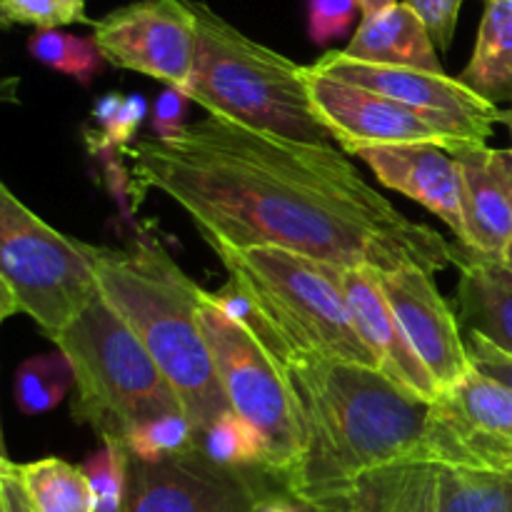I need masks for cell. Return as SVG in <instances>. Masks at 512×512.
<instances>
[{
  "label": "cell",
  "mask_w": 512,
  "mask_h": 512,
  "mask_svg": "<svg viewBox=\"0 0 512 512\" xmlns=\"http://www.w3.org/2000/svg\"><path fill=\"white\" fill-rule=\"evenodd\" d=\"M125 153L133 178L183 208L210 248H283L378 273L435 275L458 258V248L400 213L333 143H300L208 115Z\"/></svg>",
  "instance_id": "1"
},
{
  "label": "cell",
  "mask_w": 512,
  "mask_h": 512,
  "mask_svg": "<svg viewBox=\"0 0 512 512\" xmlns=\"http://www.w3.org/2000/svg\"><path fill=\"white\" fill-rule=\"evenodd\" d=\"M298 405L303 455L283 493L298 505L395 465L430 463V405L380 370L335 360L283 365Z\"/></svg>",
  "instance_id": "2"
},
{
  "label": "cell",
  "mask_w": 512,
  "mask_h": 512,
  "mask_svg": "<svg viewBox=\"0 0 512 512\" xmlns=\"http://www.w3.org/2000/svg\"><path fill=\"white\" fill-rule=\"evenodd\" d=\"M98 288L158 363L183 403V413L203 438L230 403L220 388L203 328L200 300L205 290L153 243L133 250L98 245Z\"/></svg>",
  "instance_id": "3"
},
{
  "label": "cell",
  "mask_w": 512,
  "mask_h": 512,
  "mask_svg": "<svg viewBox=\"0 0 512 512\" xmlns=\"http://www.w3.org/2000/svg\"><path fill=\"white\" fill-rule=\"evenodd\" d=\"M210 250L265 320L280 365L335 360L380 370L328 263L283 248Z\"/></svg>",
  "instance_id": "4"
},
{
  "label": "cell",
  "mask_w": 512,
  "mask_h": 512,
  "mask_svg": "<svg viewBox=\"0 0 512 512\" xmlns=\"http://www.w3.org/2000/svg\"><path fill=\"white\" fill-rule=\"evenodd\" d=\"M190 8L198 20V50L185 95L193 103L215 118L280 138L333 140L310 103L305 65L240 33L208 3L190 0Z\"/></svg>",
  "instance_id": "5"
},
{
  "label": "cell",
  "mask_w": 512,
  "mask_h": 512,
  "mask_svg": "<svg viewBox=\"0 0 512 512\" xmlns=\"http://www.w3.org/2000/svg\"><path fill=\"white\" fill-rule=\"evenodd\" d=\"M55 348L73 365L75 423L93 428L103 443L125 445L148 420L183 413L163 370L103 295L58 335Z\"/></svg>",
  "instance_id": "6"
},
{
  "label": "cell",
  "mask_w": 512,
  "mask_h": 512,
  "mask_svg": "<svg viewBox=\"0 0 512 512\" xmlns=\"http://www.w3.org/2000/svg\"><path fill=\"white\" fill-rule=\"evenodd\" d=\"M95 255L0 185V318L28 315L55 343L100 295Z\"/></svg>",
  "instance_id": "7"
},
{
  "label": "cell",
  "mask_w": 512,
  "mask_h": 512,
  "mask_svg": "<svg viewBox=\"0 0 512 512\" xmlns=\"http://www.w3.org/2000/svg\"><path fill=\"white\" fill-rule=\"evenodd\" d=\"M200 328L230 410L260 430L268 448L265 475L285 488L303 455V428L283 365L253 335L230 323L210 293L200 300Z\"/></svg>",
  "instance_id": "8"
},
{
  "label": "cell",
  "mask_w": 512,
  "mask_h": 512,
  "mask_svg": "<svg viewBox=\"0 0 512 512\" xmlns=\"http://www.w3.org/2000/svg\"><path fill=\"white\" fill-rule=\"evenodd\" d=\"M310 68L328 78L383 95V98L423 115L438 128L448 130L470 148L488 145L493 125L503 123V110L498 105L480 98L475 90L460 83L458 78H450L448 73L365 63V60L350 58L343 50H330V53L320 55Z\"/></svg>",
  "instance_id": "9"
},
{
  "label": "cell",
  "mask_w": 512,
  "mask_h": 512,
  "mask_svg": "<svg viewBox=\"0 0 512 512\" xmlns=\"http://www.w3.org/2000/svg\"><path fill=\"white\" fill-rule=\"evenodd\" d=\"M428 445L435 468L512 470V390L473 370L430 405Z\"/></svg>",
  "instance_id": "10"
},
{
  "label": "cell",
  "mask_w": 512,
  "mask_h": 512,
  "mask_svg": "<svg viewBox=\"0 0 512 512\" xmlns=\"http://www.w3.org/2000/svg\"><path fill=\"white\" fill-rule=\"evenodd\" d=\"M105 63L183 90L193 75L198 20L190 0H135L93 23Z\"/></svg>",
  "instance_id": "11"
},
{
  "label": "cell",
  "mask_w": 512,
  "mask_h": 512,
  "mask_svg": "<svg viewBox=\"0 0 512 512\" xmlns=\"http://www.w3.org/2000/svg\"><path fill=\"white\" fill-rule=\"evenodd\" d=\"M305 83L318 120L350 155L373 145H438L453 155L470 148L423 115L358 85L328 78L310 65H305Z\"/></svg>",
  "instance_id": "12"
},
{
  "label": "cell",
  "mask_w": 512,
  "mask_h": 512,
  "mask_svg": "<svg viewBox=\"0 0 512 512\" xmlns=\"http://www.w3.org/2000/svg\"><path fill=\"white\" fill-rule=\"evenodd\" d=\"M260 490L240 470H225L203 453L163 463L130 458L125 512H255Z\"/></svg>",
  "instance_id": "13"
},
{
  "label": "cell",
  "mask_w": 512,
  "mask_h": 512,
  "mask_svg": "<svg viewBox=\"0 0 512 512\" xmlns=\"http://www.w3.org/2000/svg\"><path fill=\"white\" fill-rule=\"evenodd\" d=\"M378 280L405 338L438 383L440 395L463 383L475 370L473 360L463 325L435 288L433 275L418 268H403L378 273Z\"/></svg>",
  "instance_id": "14"
},
{
  "label": "cell",
  "mask_w": 512,
  "mask_h": 512,
  "mask_svg": "<svg viewBox=\"0 0 512 512\" xmlns=\"http://www.w3.org/2000/svg\"><path fill=\"white\" fill-rule=\"evenodd\" d=\"M328 268L340 293L348 300L360 335L378 358L380 373L400 385L405 393L413 395L415 400L433 405L440 398L438 383L405 338L403 328L380 288L378 270L343 268V265L333 263H328Z\"/></svg>",
  "instance_id": "15"
},
{
  "label": "cell",
  "mask_w": 512,
  "mask_h": 512,
  "mask_svg": "<svg viewBox=\"0 0 512 512\" xmlns=\"http://www.w3.org/2000/svg\"><path fill=\"white\" fill-rule=\"evenodd\" d=\"M370 173L395 193L415 200L465 240L463 180L453 153L438 145H373L358 153Z\"/></svg>",
  "instance_id": "16"
},
{
  "label": "cell",
  "mask_w": 512,
  "mask_h": 512,
  "mask_svg": "<svg viewBox=\"0 0 512 512\" xmlns=\"http://www.w3.org/2000/svg\"><path fill=\"white\" fill-rule=\"evenodd\" d=\"M463 180L465 240L470 253L503 263L512 240L510 150L475 145L455 153Z\"/></svg>",
  "instance_id": "17"
},
{
  "label": "cell",
  "mask_w": 512,
  "mask_h": 512,
  "mask_svg": "<svg viewBox=\"0 0 512 512\" xmlns=\"http://www.w3.org/2000/svg\"><path fill=\"white\" fill-rule=\"evenodd\" d=\"M308 512H440L438 468L395 465L310 498Z\"/></svg>",
  "instance_id": "18"
},
{
  "label": "cell",
  "mask_w": 512,
  "mask_h": 512,
  "mask_svg": "<svg viewBox=\"0 0 512 512\" xmlns=\"http://www.w3.org/2000/svg\"><path fill=\"white\" fill-rule=\"evenodd\" d=\"M455 265L460 270V325L512 355V270L500 260L470 253L463 245L458 248Z\"/></svg>",
  "instance_id": "19"
},
{
  "label": "cell",
  "mask_w": 512,
  "mask_h": 512,
  "mask_svg": "<svg viewBox=\"0 0 512 512\" xmlns=\"http://www.w3.org/2000/svg\"><path fill=\"white\" fill-rule=\"evenodd\" d=\"M343 53L365 63L445 73L428 25L408 3H398L373 18L360 20Z\"/></svg>",
  "instance_id": "20"
},
{
  "label": "cell",
  "mask_w": 512,
  "mask_h": 512,
  "mask_svg": "<svg viewBox=\"0 0 512 512\" xmlns=\"http://www.w3.org/2000/svg\"><path fill=\"white\" fill-rule=\"evenodd\" d=\"M458 80L493 105L512 100V0H485L473 55Z\"/></svg>",
  "instance_id": "21"
},
{
  "label": "cell",
  "mask_w": 512,
  "mask_h": 512,
  "mask_svg": "<svg viewBox=\"0 0 512 512\" xmlns=\"http://www.w3.org/2000/svg\"><path fill=\"white\" fill-rule=\"evenodd\" d=\"M8 470L23 490L33 512H95V493L83 468L63 458H40L13 463L3 455Z\"/></svg>",
  "instance_id": "22"
},
{
  "label": "cell",
  "mask_w": 512,
  "mask_h": 512,
  "mask_svg": "<svg viewBox=\"0 0 512 512\" xmlns=\"http://www.w3.org/2000/svg\"><path fill=\"white\" fill-rule=\"evenodd\" d=\"M440 512H512V470L468 473L438 468Z\"/></svg>",
  "instance_id": "23"
},
{
  "label": "cell",
  "mask_w": 512,
  "mask_h": 512,
  "mask_svg": "<svg viewBox=\"0 0 512 512\" xmlns=\"http://www.w3.org/2000/svg\"><path fill=\"white\" fill-rule=\"evenodd\" d=\"M200 453L225 470H245L268 468V448L260 435V430L238 413H225L210 425L208 433L200 438Z\"/></svg>",
  "instance_id": "24"
},
{
  "label": "cell",
  "mask_w": 512,
  "mask_h": 512,
  "mask_svg": "<svg viewBox=\"0 0 512 512\" xmlns=\"http://www.w3.org/2000/svg\"><path fill=\"white\" fill-rule=\"evenodd\" d=\"M70 385H75L73 365L60 350L58 353L35 355L15 370V405L25 415L48 413L68 395Z\"/></svg>",
  "instance_id": "25"
},
{
  "label": "cell",
  "mask_w": 512,
  "mask_h": 512,
  "mask_svg": "<svg viewBox=\"0 0 512 512\" xmlns=\"http://www.w3.org/2000/svg\"><path fill=\"white\" fill-rule=\"evenodd\" d=\"M28 53L38 63L78 80L80 85L93 83L103 70L105 58L100 55L93 35H73L65 30H35L28 38Z\"/></svg>",
  "instance_id": "26"
},
{
  "label": "cell",
  "mask_w": 512,
  "mask_h": 512,
  "mask_svg": "<svg viewBox=\"0 0 512 512\" xmlns=\"http://www.w3.org/2000/svg\"><path fill=\"white\" fill-rule=\"evenodd\" d=\"M130 458L138 463H163V460L185 458L200 450V438L185 413L160 415L148 420L125 440Z\"/></svg>",
  "instance_id": "27"
},
{
  "label": "cell",
  "mask_w": 512,
  "mask_h": 512,
  "mask_svg": "<svg viewBox=\"0 0 512 512\" xmlns=\"http://www.w3.org/2000/svg\"><path fill=\"white\" fill-rule=\"evenodd\" d=\"M95 493V510H125L128 503L130 453L123 443L100 445L83 465Z\"/></svg>",
  "instance_id": "28"
},
{
  "label": "cell",
  "mask_w": 512,
  "mask_h": 512,
  "mask_svg": "<svg viewBox=\"0 0 512 512\" xmlns=\"http://www.w3.org/2000/svg\"><path fill=\"white\" fill-rule=\"evenodd\" d=\"M3 25H33L35 30H58L63 25L88 23V15L63 0H0Z\"/></svg>",
  "instance_id": "29"
},
{
  "label": "cell",
  "mask_w": 512,
  "mask_h": 512,
  "mask_svg": "<svg viewBox=\"0 0 512 512\" xmlns=\"http://www.w3.org/2000/svg\"><path fill=\"white\" fill-rule=\"evenodd\" d=\"M145 113H148V103L140 93L125 95V103L120 108V113L115 115V120L110 125L100 130H85V138H88L90 153H110V150H125V145L130 140H135L140 125H143Z\"/></svg>",
  "instance_id": "30"
},
{
  "label": "cell",
  "mask_w": 512,
  "mask_h": 512,
  "mask_svg": "<svg viewBox=\"0 0 512 512\" xmlns=\"http://www.w3.org/2000/svg\"><path fill=\"white\" fill-rule=\"evenodd\" d=\"M358 10V0H308V38L315 45L343 38L353 28Z\"/></svg>",
  "instance_id": "31"
},
{
  "label": "cell",
  "mask_w": 512,
  "mask_h": 512,
  "mask_svg": "<svg viewBox=\"0 0 512 512\" xmlns=\"http://www.w3.org/2000/svg\"><path fill=\"white\" fill-rule=\"evenodd\" d=\"M210 300H213L215 308H218L220 313L230 320V323H235L238 328H243L245 333L253 335V338L258 340L263 348H268L270 355H273V338H270L268 325H265V320L260 318L258 310L253 308V303L248 300V295H245L243 290L233 283V280L228 278V283H225L218 293H210Z\"/></svg>",
  "instance_id": "32"
},
{
  "label": "cell",
  "mask_w": 512,
  "mask_h": 512,
  "mask_svg": "<svg viewBox=\"0 0 512 512\" xmlns=\"http://www.w3.org/2000/svg\"><path fill=\"white\" fill-rule=\"evenodd\" d=\"M405 3L423 18L435 45L440 50H448L455 38V25H458L465 0H405Z\"/></svg>",
  "instance_id": "33"
},
{
  "label": "cell",
  "mask_w": 512,
  "mask_h": 512,
  "mask_svg": "<svg viewBox=\"0 0 512 512\" xmlns=\"http://www.w3.org/2000/svg\"><path fill=\"white\" fill-rule=\"evenodd\" d=\"M465 343H468L473 368L478 370V373L488 375L495 383L512 390V355L495 348L493 343H488V340L478 333H465Z\"/></svg>",
  "instance_id": "34"
},
{
  "label": "cell",
  "mask_w": 512,
  "mask_h": 512,
  "mask_svg": "<svg viewBox=\"0 0 512 512\" xmlns=\"http://www.w3.org/2000/svg\"><path fill=\"white\" fill-rule=\"evenodd\" d=\"M188 95L183 90L165 88L155 98L153 105V130L155 138H173L185 128V113H188Z\"/></svg>",
  "instance_id": "35"
},
{
  "label": "cell",
  "mask_w": 512,
  "mask_h": 512,
  "mask_svg": "<svg viewBox=\"0 0 512 512\" xmlns=\"http://www.w3.org/2000/svg\"><path fill=\"white\" fill-rule=\"evenodd\" d=\"M0 512H33L23 490L8 470H0Z\"/></svg>",
  "instance_id": "36"
},
{
  "label": "cell",
  "mask_w": 512,
  "mask_h": 512,
  "mask_svg": "<svg viewBox=\"0 0 512 512\" xmlns=\"http://www.w3.org/2000/svg\"><path fill=\"white\" fill-rule=\"evenodd\" d=\"M123 103H125V95H120V93H105L95 100L93 110H90V118L95 120L98 130L113 123L115 115H118L120 108H123Z\"/></svg>",
  "instance_id": "37"
},
{
  "label": "cell",
  "mask_w": 512,
  "mask_h": 512,
  "mask_svg": "<svg viewBox=\"0 0 512 512\" xmlns=\"http://www.w3.org/2000/svg\"><path fill=\"white\" fill-rule=\"evenodd\" d=\"M255 512H308L303 505L295 503L290 495H275V493H263L255 505Z\"/></svg>",
  "instance_id": "38"
},
{
  "label": "cell",
  "mask_w": 512,
  "mask_h": 512,
  "mask_svg": "<svg viewBox=\"0 0 512 512\" xmlns=\"http://www.w3.org/2000/svg\"><path fill=\"white\" fill-rule=\"evenodd\" d=\"M398 5V0H358V8L363 18H373V15L383 13V10Z\"/></svg>",
  "instance_id": "39"
},
{
  "label": "cell",
  "mask_w": 512,
  "mask_h": 512,
  "mask_svg": "<svg viewBox=\"0 0 512 512\" xmlns=\"http://www.w3.org/2000/svg\"><path fill=\"white\" fill-rule=\"evenodd\" d=\"M503 123L508 125L510 135H512V105H510V110H503ZM510 155H512V148H510Z\"/></svg>",
  "instance_id": "40"
},
{
  "label": "cell",
  "mask_w": 512,
  "mask_h": 512,
  "mask_svg": "<svg viewBox=\"0 0 512 512\" xmlns=\"http://www.w3.org/2000/svg\"><path fill=\"white\" fill-rule=\"evenodd\" d=\"M510 158H512V155H510ZM503 265H505V268H510V270H512V240H510L508 253H505V258H503Z\"/></svg>",
  "instance_id": "41"
},
{
  "label": "cell",
  "mask_w": 512,
  "mask_h": 512,
  "mask_svg": "<svg viewBox=\"0 0 512 512\" xmlns=\"http://www.w3.org/2000/svg\"><path fill=\"white\" fill-rule=\"evenodd\" d=\"M63 3H68V5H73V8H78V10H83V13H85V0H63Z\"/></svg>",
  "instance_id": "42"
}]
</instances>
